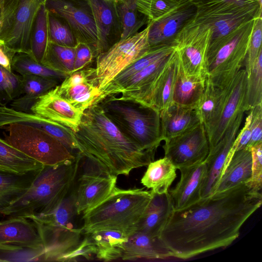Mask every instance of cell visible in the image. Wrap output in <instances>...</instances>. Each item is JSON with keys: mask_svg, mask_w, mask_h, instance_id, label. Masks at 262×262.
<instances>
[{"mask_svg": "<svg viewBox=\"0 0 262 262\" xmlns=\"http://www.w3.org/2000/svg\"><path fill=\"white\" fill-rule=\"evenodd\" d=\"M261 204V191L242 184L174 210L159 237L172 257L182 259L225 248Z\"/></svg>", "mask_w": 262, "mask_h": 262, "instance_id": "6da1fadb", "label": "cell"}, {"mask_svg": "<svg viewBox=\"0 0 262 262\" xmlns=\"http://www.w3.org/2000/svg\"><path fill=\"white\" fill-rule=\"evenodd\" d=\"M78 150L118 176L147 166L155 153L144 150L127 139L106 116L98 103L85 110L77 132Z\"/></svg>", "mask_w": 262, "mask_h": 262, "instance_id": "7a4b0ae2", "label": "cell"}, {"mask_svg": "<svg viewBox=\"0 0 262 262\" xmlns=\"http://www.w3.org/2000/svg\"><path fill=\"white\" fill-rule=\"evenodd\" d=\"M81 157L79 152L72 160L55 165H45L26 192L1 209L0 213L9 217H25L53 210L72 189Z\"/></svg>", "mask_w": 262, "mask_h": 262, "instance_id": "3957f363", "label": "cell"}, {"mask_svg": "<svg viewBox=\"0 0 262 262\" xmlns=\"http://www.w3.org/2000/svg\"><path fill=\"white\" fill-rule=\"evenodd\" d=\"M151 198V190L122 189L116 186L104 200L83 213L81 229L86 234L114 229L130 236L137 231L138 223Z\"/></svg>", "mask_w": 262, "mask_h": 262, "instance_id": "277c9868", "label": "cell"}, {"mask_svg": "<svg viewBox=\"0 0 262 262\" xmlns=\"http://www.w3.org/2000/svg\"><path fill=\"white\" fill-rule=\"evenodd\" d=\"M96 103L127 139L142 149L155 154L163 141L159 111L133 99L115 95Z\"/></svg>", "mask_w": 262, "mask_h": 262, "instance_id": "5b68a950", "label": "cell"}, {"mask_svg": "<svg viewBox=\"0 0 262 262\" xmlns=\"http://www.w3.org/2000/svg\"><path fill=\"white\" fill-rule=\"evenodd\" d=\"M5 141L43 165H55L74 159L76 155L58 140L35 127L12 123L3 127Z\"/></svg>", "mask_w": 262, "mask_h": 262, "instance_id": "8992f818", "label": "cell"}, {"mask_svg": "<svg viewBox=\"0 0 262 262\" xmlns=\"http://www.w3.org/2000/svg\"><path fill=\"white\" fill-rule=\"evenodd\" d=\"M149 24L135 35L120 40L96 57V75L101 92L127 67L146 55L150 50Z\"/></svg>", "mask_w": 262, "mask_h": 262, "instance_id": "52a82bcc", "label": "cell"}, {"mask_svg": "<svg viewBox=\"0 0 262 262\" xmlns=\"http://www.w3.org/2000/svg\"><path fill=\"white\" fill-rule=\"evenodd\" d=\"M255 18L243 24L235 36L207 59L206 77L215 85L228 86L245 64Z\"/></svg>", "mask_w": 262, "mask_h": 262, "instance_id": "ba28073f", "label": "cell"}, {"mask_svg": "<svg viewBox=\"0 0 262 262\" xmlns=\"http://www.w3.org/2000/svg\"><path fill=\"white\" fill-rule=\"evenodd\" d=\"M76 214L73 188L52 211L31 215L25 218L32 221L35 226L40 236L43 249L50 251L64 247L76 235L79 229L75 228L72 222Z\"/></svg>", "mask_w": 262, "mask_h": 262, "instance_id": "9c48e42d", "label": "cell"}, {"mask_svg": "<svg viewBox=\"0 0 262 262\" xmlns=\"http://www.w3.org/2000/svg\"><path fill=\"white\" fill-rule=\"evenodd\" d=\"M211 36L209 26L191 18L178 33L174 45L185 74L206 77L207 53Z\"/></svg>", "mask_w": 262, "mask_h": 262, "instance_id": "30bf717a", "label": "cell"}, {"mask_svg": "<svg viewBox=\"0 0 262 262\" xmlns=\"http://www.w3.org/2000/svg\"><path fill=\"white\" fill-rule=\"evenodd\" d=\"M81 162L83 172L73 187L77 214H83L107 197L117 180V176L82 155Z\"/></svg>", "mask_w": 262, "mask_h": 262, "instance_id": "8fae6325", "label": "cell"}, {"mask_svg": "<svg viewBox=\"0 0 262 262\" xmlns=\"http://www.w3.org/2000/svg\"><path fill=\"white\" fill-rule=\"evenodd\" d=\"M49 13L66 21L77 42L88 45L95 58L97 56L98 35L93 12L88 0H46Z\"/></svg>", "mask_w": 262, "mask_h": 262, "instance_id": "7c38bea8", "label": "cell"}, {"mask_svg": "<svg viewBox=\"0 0 262 262\" xmlns=\"http://www.w3.org/2000/svg\"><path fill=\"white\" fill-rule=\"evenodd\" d=\"M164 155L177 169L204 161L210 150L204 125L199 123L187 132L165 141Z\"/></svg>", "mask_w": 262, "mask_h": 262, "instance_id": "4fadbf2b", "label": "cell"}, {"mask_svg": "<svg viewBox=\"0 0 262 262\" xmlns=\"http://www.w3.org/2000/svg\"><path fill=\"white\" fill-rule=\"evenodd\" d=\"M247 74L242 69L232 81L229 92L217 119L205 127L210 149L213 147L238 115L248 111L247 102Z\"/></svg>", "mask_w": 262, "mask_h": 262, "instance_id": "5bb4252c", "label": "cell"}, {"mask_svg": "<svg viewBox=\"0 0 262 262\" xmlns=\"http://www.w3.org/2000/svg\"><path fill=\"white\" fill-rule=\"evenodd\" d=\"M262 9H257L227 15H198L192 19L209 26L211 36L207 59L213 56L237 33L245 23L261 16Z\"/></svg>", "mask_w": 262, "mask_h": 262, "instance_id": "9a60e30c", "label": "cell"}, {"mask_svg": "<svg viewBox=\"0 0 262 262\" xmlns=\"http://www.w3.org/2000/svg\"><path fill=\"white\" fill-rule=\"evenodd\" d=\"M59 94L74 107L84 112L100 94L95 68H85L68 75L57 85Z\"/></svg>", "mask_w": 262, "mask_h": 262, "instance_id": "2e32d148", "label": "cell"}, {"mask_svg": "<svg viewBox=\"0 0 262 262\" xmlns=\"http://www.w3.org/2000/svg\"><path fill=\"white\" fill-rule=\"evenodd\" d=\"M244 114L242 113L238 115L217 144L210 149L204 160L207 165V172L202 189L201 198L209 196L214 193L226 166L229 152L243 121Z\"/></svg>", "mask_w": 262, "mask_h": 262, "instance_id": "e0dca14e", "label": "cell"}, {"mask_svg": "<svg viewBox=\"0 0 262 262\" xmlns=\"http://www.w3.org/2000/svg\"><path fill=\"white\" fill-rule=\"evenodd\" d=\"M196 7L188 1L178 4L165 15L153 22H149L148 41L150 47L173 45L178 33L192 18ZM176 47V46H175Z\"/></svg>", "mask_w": 262, "mask_h": 262, "instance_id": "ac0fdd59", "label": "cell"}, {"mask_svg": "<svg viewBox=\"0 0 262 262\" xmlns=\"http://www.w3.org/2000/svg\"><path fill=\"white\" fill-rule=\"evenodd\" d=\"M57 85L40 96L31 113L78 131L83 114L58 93Z\"/></svg>", "mask_w": 262, "mask_h": 262, "instance_id": "d6986e66", "label": "cell"}, {"mask_svg": "<svg viewBox=\"0 0 262 262\" xmlns=\"http://www.w3.org/2000/svg\"><path fill=\"white\" fill-rule=\"evenodd\" d=\"M88 1L97 28L98 55L120 40L122 26L118 3L115 0Z\"/></svg>", "mask_w": 262, "mask_h": 262, "instance_id": "ffe728a7", "label": "cell"}, {"mask_svg": "<svg viewBox=\"0 0 262 262\" xmlns=\"http://www.w3.org/2000/svg\"><path fill=\"white\" fill-rule=\"evenodd\" d=\"M46 0H19L12 28L4 44L16 53H30L32 31L38 11Z\"/></svg>", "mask_w": 262, "mask_h": 262, "instance_id": "44dd1931", "label": "cell"}, {"mask_svg": "<svg viewBox=\"0 0 262 262\" xmlns=\"http://www.w3.org/2000/svg\"><path fill=\"white\" fill-rule=\"evenodd\" d=\"M178 169L181 173L180 180L173 189L168 191L174 210L187 207L201 198L207 165L203 161Z\"/></svg>", "mask_w": 262, "mask_h": 262, "instance_id": "7402d4cb", "label": "cell"}, {"mask_svg": "<svg viewBox=\"0 0 262 262\" xmlns=\"http://www.w3.org/2000/svg\"><path fill=\"white\" fill-rule=\"evenodd\" d=\"M0 244L42 249V241L32 221L21 216L0 222Z\"/></svg>", "mask_w": 262, "mask_h": 262, "instance_id": "603a6c76", "label": "cell"}, {"mask_svg": "<svg viewBox=\"0 0 262 262\" xmlns=\"http://www.w3.org/2000/svg\"><path fill=\"white\" fill-rule=\"evenodd\" d=\"M172 257L171 254L159 237L136 231L128 236L121 260H156Z\"/></svg>", "mask_w": 262, "mask_h": 262, "instance_id": "cb8c5ba5", "label": "cell"}, {"mask_svg": "<svg viewBox=\"0 0 262 262\" xmlns=\"http://www.w3.org/2000/svg\"><path fill=\"white\" fill-rule=\"evenodd\" d=\"M173 210L169 192L158 193L152 191L151 199L138 223L137 231L159 237Z\"/></svg>", "mask_w": 262, "mask_h": 262, "instance_id": "d4e9b609", "label": "cell"}, {"mask_svg": "<svg viewBox=\"0 0 262 262\" xmlns=\"http://www.w3.org/2000/svg\"><path fill=\"white\" fill-rule=\"evenodd\" d=\"M179 68V56L175 49L152 88L148 106L160 112L173 103V93Z\"/></svg>", "mask_w": 262, "mask_h": 262, "instance_id": "484cf974", "label": "cell"}, {"mask_svg": "<svg viewBox=\"0 0 262 262\" xmlns=\"http://www.w3.org/2000/svg\"><path fill=\"white\" fill-rule=\"evenodd\" d=\"M163 141L183 134L201 123L194 107L173 103L160 111Z\"/></svg>", "mask_w": 262, "mask_h": 262, "instance_id": "4316f807", "label": "cell"}, {"mask_svg": "<svg viewBox=\"0 0 262 262\" xmlns=\"http://www.w3.org/2000/svg\"><path fill=\"white\" fill-rule=\"evenodd\" d=\"M171 54L150 64L128 80L120 93L121 96L148 105L152 88Z\"/></svg>", "mask_w": 262, "mask_h": 262, "instance_id": "83f0119b", "label": "cell"}, {"mask_svg": "<svg viewBox=\"0 0 262 262\" xmlns=\"http://www.w3.org/2000/svg\"><path fill=\"white\" fill-rule=\"evenodd\" d=\"M176 49L173 45L151 47L144 56L135 61L116 76L101 92L95 100H99L110 95L120 94L125 83L135 74L155 61L170 55Z\"/></svg>", "mask_w": 262, "mask_h": 262, "instance_id": "f1b7e54d", "label": "cell"}, {"mask_svg": "<svg viewBox=\"0 0 262 262\" xmlns=\"http://www.w3.org/2000/svg\"><path fill=\"white\" fill-rule=\"evenodd\" d=\"M252 163L250 148L235 151L228 161L214 193L248 183L252 176Z\"/></svg>", "mask_w": 262, "mask_h": 262, "instance_id": "f546056e", "label": "cell"}, {"mask_svg": "<svg viewBox=\"0 0 262 262\" xmlns=\"http://www.w3.org/2000/svg\"><path fill=\"white\" fill-rule=\"evenodd\" d=\"M21 77L20 95L10 103V107L26 113H31L32 106L38 98L60 82L53 78L34 75H26Z\"/></svg>", "mask_w": 262, "mask_h": 262, "instance_id": "4dcf8cb0", "label": "cell"}, {"mask_svg": "<svg viewBox=\"0 0 262 262\" xmlns=\"http://www.w3.org/2000/svg\"><path fill=\"white\" fill-rule=\"evenodd\" d=\"M231 82L225 88H221L214 85L206 78L204 90L194 107L205 127L212 124L218 118Z\"/></svg>", "mask_w": 262, "mask_h": 262, "instance_id": "1f68e13d", "label": "cell"}, {"mask_svg": "<svg viewBox=\"0 0 262 262\" xmlns=\"http://www.w3.org/2000/svg\"><path fill=\"white\" fill-rule=\"evenodd\" d=\"M95 243L96 258L104 261L121 259L128 235L117 230L101 229L89 233Z\"/></svg>", "mask_w": 262, "mask_h": 262, "instance_id": "d6a6232c", "label": "cell"}, {"mask_svg": "<svg viewBox=\"0 0 262 262\" xmlns=\"http://www.w3.org/2000/svg\"><path fill=\"white\" fill-rule=\"evenodd\" d=\"M177 168L165 157L151 161L141 179V183L155 193L168 192L177 177Z\"/></svg>", "mask_w": 262, "mask_h": 262, "instance_id": "836d02e7", "label": "cell"}, {"mask_svg": "<svg viewBox=\"0 0 262 262\" xmlns=\"http://www.w3.org/2000/svg\"><path fill=\"white\" fill-rule=\"evenodd\" d=\"M44 166L0 138V171L23 175L39 171Z\"/></svg>", "mask_w": 262, "mask_h": 262, "instance_id": "e575fe53", "label": "cell"}, {"mask_svg": "<svg viewBox=\"0 0 262 262\" xmlns=\"http://www.w3.org/2000/svg\"><path fill=\"white\" fill-rule=\"evenodd\" d=\"M206 78L185 74L179 63L173 93V103L194 107L204 90Z\"/></svg>", "mask_w": 262, "mask_h": 262, "instance_id": "d590c367", "label": "cell"}, {"mask_svg": "<svg viewBox=\"0 0 262 262\" xmlns=\"http://www.w3.org/2000/svg\"><path fill=\"white\" fill-rule=\"evenodd\" d=\"M39 171L23 175L0 171V210L25 193Z\"/></svg>", "mask_w": 262, "mask_h": 262, "instance_id": "8d00e7d4", "label": "cell"}, {"mask_svg": "<svg viewBox=\"0 0 262 262\" xmlns=\"http://www.w3.org/2000/svg\"><path fill=\"white\" fill-rule=\"evenodd\" d=\"M45 3L41 5L36 15L31 36L29 53L35 60L40 63L50 42L49 12Z\"/></svg>", "mask_w": 262, "mask_h": 262, "instance_id": "74e56055", "label": "cell"}, {"mask_svg": "<svg viewBox=\"0 0 262 262\" xmlns=\"http://www.w3.org/2000/svg\"><path fill=\"white\" fill-rule=\"evenodd\" d=\"M75 55V47L50 41L41 64L52 70L69 75L73 72Z\"/></svg>", "mask_w": 262, "mask_h": 262, "instance_id": "f35d334b", "label": "cell"}, {"mask_svg": "<svg viewBox=\"0 0 262 262\" xmlns=\"http://www.w3.org/2000/svg\"><path fill=\"white\" fill-rule=\"evenodd\" d=\"M12 70L21 76L34 75L53 78L61 82L68 76L49 69L35 60L29 54L24 52L15 54L12 63Z\"/></svg>", "mask_w": 262, "mask_h": 262, "instance_id": "ab89813d", "label": "cell"}, {"mask_svg": "<svg viewBox=\"0 0 262 262\" xmlns=\"http://www.w3.org/2000/svg\"><path fill=\"white\" fill-rule=\"evenodd\" d=\"M118 10L122 26L120 40L135 35L148 23L147 18L137 10L134 0L118 3Z\"/></svg>", "mask_w": 262, "mask_h": 262, "instance_id": "60d3db41", "label": "cell"}, {"mask_svg": "<svg viewBox=\"0 0 262 262\" xmlns=\"http://www.w3.org/2000/svg\"><path fill=\"white\" fill-rule=\"evenodd\" d=\"M246 102L248 111L262 104V51L247 75Z\"/></svg>", "mask_w": 262, "mask_h": 262, "instance_id": "b9f144b4", "label": "cell"}, {"mask_svg": "<svg viewBox=\"0 0 262 262\" xmlns=\"http://www.w3.org/2000/svg\"><path fill=\"white\" fill-rule=\"evenodd\" d=\"M48 24L50 42L63 46L75 47L76 39L65 20L49 12Z\"/></svg>", "mask_w": 262, "mask_h": 262, "instance_id": "7bdbcfd3", "label": "cell"}, {"mask_svg": "<svg viewBox=\"0 0 262 262\" xmlns=\"http://www.w3.org/2000/svg\"><path fill=\"white\" fill-rule=\"evenodd\" d=\"M22 77L0 66V105H7L20 95Z\"/></svg>", "mask_w": 262, "mask_h": 262, "instance_id": "ee69618b", "label": "cell"}, {"mask_svg": "<svg viewBox=\"0 0 262 262\" xmlns=\"http://www.w3.org/2000/svg\"><path fill=\"white\" fill-rule=\"evenodd\" d=\"M134 2L138 11L147 18L148 23L159 19L179 3L178 0H134Z\"/></svg>", "mask_w": 262, "mask_h": 262, "instance_id": "f6af8a7d", "label": "cell"}, {"mask_svg": "<svg viewBox=\"0 0 262 262\" xmlns=\"http://www.w3.org/2000/svg\"><path fill=\"white\" fill-rule=\"evenodd\" d=\"M81 239L72 250L61 256L57 261H77L90 260L96 257L97 248L94 241L89 234Z\"/></svg>", "mask_w": 262, "mask_h": 262, "instance_id": "bcb514c9", "label": "cell"}, {"mask_svg": "<svg viewBox=\"0 0 262 262\" xmlns=\"http://www.w3.org/2000/svg\"><path fill=\"white\" fill-rule=\"evenodd\" d=\"M262 41V17L254 19L249 48L245 61L247 75L252 70L261 51Z\"/></svg>", "mask_w": 262, "mask_h": 262, "instance_id": "7dc6e473", "label": "cell"}, {"mask_svg": "<svg viewBox=\"0 0 262 262\" xmlns=\"http://www.w3.org/2000/svg\"><path fill=\"white\" fill-rule=\"evenodd\" d=\"M18 1L5 0L0 4V43H5L10 32Z\"/></svg>", "mask_w": 262, "mask_h": 262, "instance_id": "c3c4849f", "label": "cell"}, {"mask_svg": "<svg viewBox=\"0 0 262 262\" xmlns=\"http://www.w3.org/2000/svg\"><path fill=\"white\" fill-rule=\"evenodd\" d=\"M252 163V176L247 184L253 189L261 191L262 187V142L250 148Z\"/></svg>", "mask_w": 262, "mask_h": 262, "instance_id": "681fc988", "label": "cell"}, {"mask_svg": "<svg viewBox=\"0 0 262 262\" xmlns=\"http://www.w3.org/2000/svg\"><path fill=\"white\" fill-rule=\"evenodd\" d=\"M75 48V55L73 72L85 68L95 58L91 48L85 43L77 42Z\"/></svg>", "mask_w": 262, "mask_h": 262, "instance_id": "f907efd6", "label": "cell"}, {"mask_svg": "<svg viewBox=\"0 0 262 262\" xmlns=\"http://www.w3.org/2000/svg\"><path fill=\"white\" fill-rule=\"evenodd\" d=\"M252 112L251 121V139L248 148L262 142V104L250 110Z\"/></svg>", "mask_w": 262, "mask_h": 262, "instance_id": "816d5d0a", "label": "cell"}, {"mask_svg": "<svg viewBox=\"0 0 262 262\" xmlns=\"http://www.w3.org/2000/svg\"><path fill=\"white\" fill-rule=\"evenodd\" d=\"M248 115L245 125L241 129L238 135L236 137L233 142L231 150L229 152L228 158L232 155L233 152L238 150L242 149L247 147L251 139V121L252 117V112L251 110Z\"/></svg>", "mask_w": 262, "mask_h": 262, "instance_id": "f5cc1de1", "label": "cell"}, {"mask_svg": "<svg viewBox=\"0 0 262 262\" xmlns=\"http://www.w3.org/2000/svg\"><path fill=\"white\" fill-rule=\"evenodd\" d=\"M16 52L0 43V66L10 72H12V63Z\"/></svg>", "mask_w": 262, "mask_h": 262, "instance_id": "db71d44e", "label": "cell"}, {"mask_svg": "<svg viewBox=\"0 0 262 262\" xmlns=\"http://www.w3.org/2000/svg\"><path fill=\"white\" fill-rule=\"evenodd\" d=\"M193 4L196 8V10L204 9L212 6L225 4L229 3L246 2L251 1H258L262 2L261 0H187Z\"/></svg>", "mask_w": 262, "mask_h": 262, "instance_id": "11a10c76", "label": "cell"}, {"mask_svg": "<svg viewBox=\"0 0 262 262\" xmlns=\"http://www.w3.org/2000/svg\"><path fill=\"white\" fill-rule=\"evenodd\" d=\"M117 3H124L127 0H115Z\"/></svg>", "mask_w": 262, "mask_h": 262, "instance_id": "9f6ffc18", "label": "cell"}, {"mask_svg": "<svg viewBox=\"0 0 262 262\" xmlns=\"http://www.w3.org/2000/svg\"><path fill=\"white\" fill-rule=\"evenodd\" d=\"M0 262H6V261L0 258Z\"/></svg>", "mask_w": 262, "mask_h": 262, "instance_id": "6f0895ef", "label": "cell"}, {"mask_svg": "<svg viewBox=\"0 0 262 262\" xmlns=\"http://www.w3.org/2000/svg\"><path fill=\"white\" fill-rule=\"evenodd\" d=\"M5 0H0V4L4 2Z\"/></svg>", "mask_w": 262, "mask_h": 262, "instance_id": "680465c9", "label": "cell"}]
</instances>
